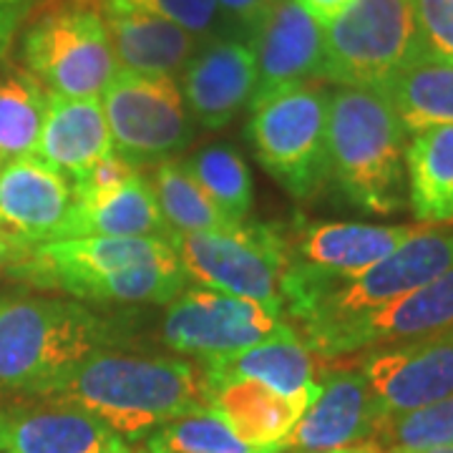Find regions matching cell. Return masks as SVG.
Instances as JSON below:
<instances>
[{
    "label": "cell",
    "mask_w": 453,
    "mask_h": 453,
    "mask_svg": "<svg viewBox=\"0 0 453 453\" xmlns=\"http://www.w3.org/2000/svg\"><path fill=\"white\" fill-rule=\"evenodd\" d=\"M41 398L79 405L124 441H136L164 423L211 411V383L202 363L101 350Z\"/></svg>",
    "instance_id": "6da1fadb"
},
{
    "label": "cell",
    "mask_w": 453,
    "mask_h": 453,
    "mask_svg": "<svg viewBox=\"0 0 453 453\" xmlns=\"http://www.w3.org/2000/svg\"><path fill=\"white\" fill-rule=\"evenodd\" d=\"M8 273L98 305H169L187 285L174 247L151 237L56 240L28 250Z\"/></svg>",
    "instance_id": "7a4b0ae2"
},
{
    "label": "cell",
    "mask_w": 453,
    "mask_h": 453,
    "mask_svg": "<svg viewBox=\"0 0 453 453\" xmlns=\"http://www.w3.org/2000/svg\"><path fill=\"white\" fill-rule=\"evenodd\" d=\"M129 318L104 315L79 300H0V388L43 395L81 360L131 342Z\"/></svg>",
    "instance_id": "3957f363"
},
{
    "label": "cell",
    "mask_w": 453,
    "mask_h": 453,
    "mask_svg": "<svg viewBox=\"0 0 453 453\" xmlns=\"http://www.w3.org/2000/svg\"><path fill=\"white\" fill-rule=\"evenodd\" d=\"M408 131L378 88L338 86L327 109L330 179L350 204L393 214L405 204Z\"/></svg>",
    "instance_id": "277c9868"
},
{
    "label": "cell",
    "mask_w": 453,
    "mask_h": 453,
    "mask_svg": "<svg viewBox=\"0 0 453 453\" xmlns=\"http://www.w3.org/2000/svg\"><path fill=\"white\" fill-rule=\"evenodd\" d=\"M20 38L26 71L68 98H98L113 81L119 61L98 11L64 0H50Z\"/></svg>",
    "instance_id": "5b68a950"
},
{
    "label": "cell",
    "mask_w": 453,
    "mask_h": 453,
    "mask_svg": "<svg viewBox=\"0 0 453 453\" xmlns=\"http://www.w3.org/2000/svg\"><path fill=\"white\" fill-rule=\"evenodd\" d=\"M330 91L305 81L285 86L252 106L250 139L259 164L292 196L308 199L330 179Z\"/></svg>",
    "instance_id": "8992f818"
},
{
    "label": "cell",
    "mask_w": 453,
    "mask_h": 453,
    "mask_svg": "<svg viewBox=\"0 0 453 453\" xmlns=\"http://www.w3.org/2000/svg\"><path fill=\"white\" fill-rule=\"evenodd\" d=\"M449 270H453V234L423 229L360 275L325 282L300 308L292 310L290 318L303 338L390 305Z\"/></svg>",
    "instance_id": "52a82bcc"
},
{
    "label": "cell",
    "mask_w": 453,
    "mask_h": 453,
    "mask_svg": "<svg viewBox=\"0 0 453 453\" xmlns=\"http://www.w3.org/2000/svg\"><path fill=\"white\" fill-rule=\"evenodd\" d=\"M416 58L413 0H353L323 26V81L378 88Z\"/></svg>",
    "instance_id": "ba28073f"
},
{
    "label": "cell",
    "mask_w": 453,
    "mask_h": 453,
    "mask_svg": "<svg viewBox=\"0 0 453 453\" xmlns=\"http://www.w3.org/2000/svg\"><path fill=\"white\" fill-rule=\"evenodd\" d=\"M285 234L282 226L242 222L219 232L174 234L169 244L177 252L184 277L199 288L257 300L282 312Z\"/></svg>",
    "instance_id": "9c48e42d"
},
{
    "label": "cell",
    "mask_w": 453,
    "mask_h": 453,
    "mask_svg": "<svg viewBox=\"0 0 453 453\" xmlns=\"http://www.w3.org/2000/svg\"><path fill=\"white\" fill-rule=\"evenodd\" d=\"M98 98L113 154L136 169L172 159L195 139V119L184 106L177 79L119 68Z\"/></svg>",
    "instance_id": "30bf717a"
},
{
    "label": "cell",
    "mask_w": 453,
    "mask_h": 453,
    "mask_svg": "<svg viewBox=\"0 0 453 453\" xmlns=\"http://www.w3.org/2000/svg\"><path fill=\"white\" fill-rule=\"evenodd\" d=\"M423 226H380L357 222L297 225L288 237V262L282 275V312L290 315L325 282L360 275L386 259Z\"/></svg>",
    "instance_id": "8fae6325"
},
{
    "label": "cell",
    "mask_w": 453,
    "mask_h": 453,
    "mask_svg": "<svg viewBox=\"0 0 453 453\" xmlns=\"http://www.w3.org/2000/svg\"><path fill=\"white\" fill-rule=\"evenodd\" d=\"M282 325V312L257 300L229 292L195 288L166 305L162 320L164 342L196 363L234 356L257 345Z\"/></svg>",
    "instance_id": "7c38bea8"
},
{
    "label": "cell",
    "mask_w": 453,
    "mask_h": 453,
    "mask_svg": "<svg viewBox=\"0 0 453 453\" xmlns=\"http://www.w3.org/2000/svg\"><path fill=\"white\" fill-rule=\"evenodd\" d=\"M449 327H453V270L390 305L303 335V342L315 357L335 360L431 338Z\"/></svg>",
    "instance_id": "4fadbf2b"
},
{
    "label": "cell",
    "mask_w": 453,
    "mask_h": 453,
    "mask_svg": "<svg viewBox=\"0 0 453 453\" xmlns=\"http://www.w3.org/2000/svg\"><path fill=\"white\" fill-rule=\"evenodd\" d=\"M380 416L405 413L453 395V327L393 348L371 350L360 360Z\"/></svg>",
    "instance_id": "5bb4252c"
},
{
    "label": "cell",
    "mask_w": 453,
    "mask_h": 453,
    "mask_svg": "<svg viewBox=\"0 0 453 453\" xmlns=\"http://www.w3.org/2000/svg\"><path fill=\"white\" fill-rule=\"evenodd\" d=\"M71 204V181L35 154L0 164V237L23 255L58 240Z\"/></svg>",
    "instance_id": "9a60e30c"
},
{
    "label": "cell",
    "mask_w": 453,
    "mask_h": 453,
    "mask_svg": "<svg viewBox=\"0 0 453 453\" xmlns=\"http://www.w3.org/2000/svg\"><path fill=\"white\" fill-rule=\"evenodd\" d=\"M257 68L250 41L214 38L199 43L179 73L187 109L204 129H225L255 96Z\"/></svg>",
    "instance_id": "2e32d148"
},
{
    "label": "cell",
    "mask_w": 453,
    "mask_h": 453,
    "mask_svg": "<svg viewBox=\"0 0 453 453\" xmlns=\"http://www.w3.org/2000/svg\"><path fill=\"white\" fill-rule=\"evenodd\" d=\"M257 83L250 106L285 86L320 79L323 68V23L295 0H275L252 31Z\"/></svg>",
    "instance_id": "e0dca14e"
},
{
    "label": "cell",
    "mask_w": 453,
    "mask_h": 453,
    "mask_svg": "<svg viewBox=\"0 0 453 453\" xmlns=\"http://www.w3.org/2000/svg\"><path fill=\"white\" fill-rule=\"evenodd\" d=\"M380 411L360 371L325 375L320 393L282 441L285 453H327L371 443Z\"/></svg>",
    "instance_id": "ac0fdd59"
},
{
    "label": "cell",
    "mask_w": 453,
    "mask_h": 453,
    "mask_svg": "<svg viewBox=\"0 0 453 453\" xmlns=\"http://www.w3.org/2000/svg\"><path fill=\"white\" fill-rule=\"evenodd\" d=\"M0 453H134L127 441L79 405L46 398L0 411Z\"/></svg>",
    "instance_id": "d6986e66"
},
{
    "label": "cell",
    "mask_w": 453,
    "mask_h": 453,
    "mask_svg": "<svg viewBox=\"0 0 453 453\" xmlns=\"http://www.w3.org/2000/svg\"><path fill=\"white\" fill-rule=\"evenodd\" d=\"M202 365L210 375L211 388L222 380H257L288 398H315L320 393V383L315 380L318 357L288 323L257 345Z\"/></svg>",
    "instance_id": "ffe728a7"
},
{
    "label": "cell",
    "mask_w": 453,
    "mask_h": 453,
    "mask_svg": "<svg viewBox=\"0 0 453 453\" xmlns=\"http://www.w3.org/2000/svg\"><path fill=\"white\" fill-rule=\"evenodd\" d=\"M119 68L146 76L177 79L199 49V38L177 23L136 8L101 5Z\"/></svg>",
    "instance_id": "44dd1931"
},
{
    "label": "cell",
    "mask_w": 453,
    "mask_h": 453,
    "mask_svg": "<svg viewBox=\"0 0 453 453\" xmlns=\"http://www.w3.org/2000/svg\"><path fill=\"white\" fill-rule=\"evenodd\" d=\"M109 154H113V142L101 98L50 94L35 157L73 181Z\"/></svg>",
    "instance_id": "7402d4cb"
},
{
    "label": "cell",
    "mask_w": 453,
    "mask_h": 453,
    "mask_svg": "<svg viewBox=\"0 0 453 453\" xmlns=\"http://www.w3.org/2000/svg\"><path fill=\"white\" fill-rule=\"evenodd\" d=\"M79 237H151L169 244L174 232L162 217L151 181L139 172L106 195L71 204L58 240Z\"/></svg>",
    "instance_id": "603a6c76"
},
{
    "label": "cell",
    "mask_w": 453,
    "mask_h": 453,
    "mask_svg": "<svg viewBox=\"0 0 453 453\" xmlns=\"http://www.w3.org/2000/svg\"><path fill=\"white\" fill-rule=\"evenodd\" d=\"M315 398H288L257 380H222L211 388V411L247 446L285 453L282 441Z\"/></svg>",
    "instance_id": "cb8c5ba5"
},
{
    "label": "cell",
    "mask_w": 453,
    "mask_h": 453,
    "mask_svg": "<svg viewBox=\"0 0 453 453\" xmlns=\"http://www.w3.org/2000/svg\"><path fill=\"white\" fill-rule=\"evenodd\" d=\"M405 184L416 219L453 222V124L413 134L405 146Z\"/></svg>",
    "instance_id": "d4e9b609"
},
{
    "label": "cell",
    "mask_w": 453,
    "mask_h": 453,
    "mask_svg": "<svg viewBox=\"0 0 453 453\" xmlns=\"http://www.w3.org/2000/svg\"><path fill=\"white\" fill-rule=\"evenodd\" d=\"M378 91L388 98L405 131L453 124V64L416 58L390 73Z\"/></svg>",
    "instance_id": "484cf974"
},
{
    "label": "cell",
    "mask_w": 453,
    "mask_h": 453,
    "mask_svg": "<svg viewBox=\"0 0 453 453\" xmlns=\"http://www.w3.org/2000/svg\"><path fill=\"white\" fill-rule=\"evenodd\" d=\"M49 96V88L26 68L0 73V164L35 154Z\"/></svg>",
    "instance_id": "4316f807"
},
{
    "label": "cell",
    "mask_w": 453,
    "mask_h": 453,
    "mask_svg": "<svg viewBox=\"0 0 453 453\" xmlns=\"http://www.w3.org/2000/svg\"><path fill=\"white\" fill-rule=\"evenodd\" d=\"M149 181H151L162 217L174 234L219 232V229L237 226L199 189V184L189 177V172L181 162L166 159L157 164Z\"/></svg>",
    "instance_id": "83f0119b"
},
{
    "label": "cell",
    "mask_w": 453,
    "mask_h": 453,
    "mask_svg": "<svg viewBox=\"0 0 453 453\" xmlns=\"http://www.w3.org/2000/svg\"><path fill=\"white\" fill-rule=\"evenodd\" d=\"M184 169L199 184V189L229 217L234 225H242L252 211L255 187L242 154L234 146L210 144L202 146L189 159H184Z\"/></svg>",
    "instance_id": "f1b7e54d"
},
{
    "label": "cell",
    "mask_w": 453,
    "mask_h": 453,
    "mask_svg": "<svg viewBox=\"0 0 453 453\" xmlns=\"http://www.w3.org/2000/svg\"><path fill=\"white\" fill-rule=\"evenodd\" d=\"M371 443L380 453H416L453 446V395L405 413L380 416Z\"/></svg>",
    "instance_id": "f546056e"
},
{
    "label": "cell",
    "mask_w": 453,
    "mask_h": 453,
    "mask_svg": "<svg viewBox=\"0 0 453 453\" xmlns=\"http://www.w3.org/2000/svg\"><path fill=\"white\" fill-rule=\"evenodd\" d=\"M146 453H277L273 449H255L232 434V428L217 411H202L181 416L159 426L146 436Z\"/></svg>",
    "instance_id": "4dcf8cb0"
},
{
    "label": "cell",
    "mask_w": 453,
    "mask_h": 453,
    "mask_svg": "<svg viewBox=\"0 0 453 453\" xmlns=\"http://www.w3.org/2000/svg\"><path fill=\"white\" fill-rule=\"evenodd\" d=\"M101 5L136 8V11L159 16L164 20H172L179 28L196 35L202 43L214 41V38L250 41L247 31L217 0H101Z\"/></svg>",
    "instance_id": "1f68e13d"
},
{
    "label": "cell",
    "mask_w": 453,
    "mask_h": 453,
    "mask_svg": "<svg viewBox=\"0 0 453 453\" xmlns=\"http://www.w3.org/2000/svg\"><path fill=\"white\" fill-rule=\"evenodd\" d=\"M421 58L453 64V0H413Z\"/></svg>",
    "instance_id": "d6a6232c"
},
{
    "label": "cell",
    "mask_w": 453,
    "mask_h": 453,
    "mask_svg": "<svg viewBox=\"0 0 453 453\" xmlns=\"http://www.w3.org/2000/svg\"><path fill=\"white\" fill-rule=\"evenodd\" d=\"M142 169L131 166L129 162H124L121 157L116 154H109L106 159H101L98 164H94L86 174H81L79 179L71 181V195H73V202H83V199H94V196L106 195L116 187L127 184L129 179H134Z\"/></svg>",
    "instance_id": "836d02e7"
},
{
    "label": "cell",
    "mask_w": 453,
    "mask_h": 453,
    "mask_svg": "<svg viewBox=\"0 0 453 453\" xmlns=\"http://www.w3.org/2000/svg\"><path fill=\"white\" fill-rule=\"evenodd\" d=\"M35 5L38 0H0V58L8 56L18 31L31 18Z\"/></svg>",
    "instance_id": "e575fe53"
},
{
    "label": "cell",
    "mask_w": 453,
    "mask_h": 453,
    "mask_svg": "<svg viewBox=\"0 0 453 453\" xmlns=\"http://www.w3.org/2000/svg\"><path fill=\"white\" fill-rule=\"evenodd\" d=\"M229 16L242 26L247 35L252 38V31L259 26L265 13L275 5V0H217Z\"/></svg>",
    "instance_id": "d590c367"
},
{
    "label": "cell",
    "mask_w": 453,
    "mask_h": 453,
    "mask_svg": "<svg viewBox=\"0 0 453 453\" xmlns=\"http://www.w3.org/2000/svg\"><path fill=\"white\" fill-rule=\"evenodd\" d=\"M300 8H305L310 16L315 18V20H320V23H327V20H333V18L338 16L342 8H348L353 0H295Z\"/></svg>",
    "instance_id": "8d00e7d4"
},
{
    "label": "cell",
    "mask_w": 453,
    "mask_h": 453,
    "mask_svg": "<svg viewBox=\"0 0 453 453\" xmlns=\"http://www.w3.org/2000/svg\"><path fill=\"white\" fill-rule=\"evenodd\" d=\"M23 257V252L16 250L5 237H0V270H8L11 265H16L18 259Z\"/></svg>",
    "instance_id": "74e56055"
},
{
    "label": "cell",
    "mask_w": 453,
    "mask_h": 453,
    "mask_svg": "<svg viewBox=\"0 0 453 453\" xmlns=\"http://www.w3.org/2000/svg\"><path fill=\"white\" fill-rule=\"evenodd\" d=\"M327 453H380L372 443H363V446H353V449H338V451H327Z\"/></svg>",
    "instance_id": "f35d334b"
},
{
    "label": "cell",
    "mask_w": 453,
    "mask_h": 453,
    "mask_svg": "<svg viewBox=\"0 0 453 453\" xmlns=\"http://www.w3.org/2000/svg\"><path fill=\"white\" fill-rule=\"evenodd\" d=\"M416 453H453V446H436V449H426V451Z\"/></svg>",
    "instance_id": "ab89813d"
}]
</instances>
